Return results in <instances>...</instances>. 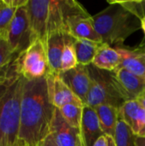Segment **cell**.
I'll list each match as a JSON object with an SVG mask.
<instances>
[{
    "instance_id": "30",
    "label": "cell",
    "mask_w": 145,
    "mask_h": 146,
    "mask_svg": "<svg viewBox=\"0 0 145 146\" xmlns=\"http://www.w3.org/2000/svg\"><path fill=\"white\" fill-rule=\"evenodd\" d=\"M135 146H145V137H137L135 139Z\"/></svg>"
},
{
    "instance_id": "35",
    "label": "cell",
    "mask_w": 145,
    "mask_h": 146,
    "mask_svg": "<svg viewBox=\"0 0 145 146\" xmlns=\"http://www.w3.org/2000/svg\"><path fill=\"white\" fill-rule=\"evenodd\" d=\"M18 146H19V145H18Z\"/></svg>"
},
{
    "instance_id": "34",
    "label": "cell",
    "mask_w": 145,
    "mask_h": 146,
    "mask_svg": "<svg viewBox=\"0 0 145 146\" xmlns=\"http://www.w3.org/2000/svg\"><path fill=\"white\" fill-rule=\"evenodd\" d=\"M19 146H21V145H19Z\"/></svg>"
},
{
    "instance_id": "14",
    "label": "cell",
    "mask_w": 145,
    "mask_h": 146,
    "mask_svg": "<svg viewBox=\"0 0 145 146\" xmlns=\"http://www.w3.org/2000/svg\"><path fill=\"white\" fill-rule=\"evenodd\" d=\"M126 101L136 100L145 90V80L122 68H119L113 72Z\"/></svg>"
},
{
    "instance_id": "17",
    "label": "cell",
    "mask_w": 145,
    "mask_h": 146,
    "mask_svg": "<svg viewBox=\"0 0 145 146\" xmlns=\"http://www.w3.org/2000/svg\"><path fill=\"white\" fill-rule=\"evenodd\" d=\"M120 119L123 121L132 130L135 136L138 135L145 110L137 100L126 101L119 108Z\"/></svg>"
},
{
    "instance_id": "29",
    "label": "cell",
    "mask_w": 145,
    "mask_h": 146,
    "mask_svg": "<svg viewBox=\"0 0 145 146\" xmlns=\"http://www.w3.org/2000/svg\"><path fill=\"white\" fill-rule=\"evenodd\" d=\"M136 100L138 102V104L145 110V90L137 98Z\"/></svg>"
},
{
    "instance_id": "22",
    "label": "cell",
    "mask_w": 145,
    "mask_h": 146,
    "mask_svg": "<svg viewBox=\"0 0 145 146\" xmlns=\"http://www.w3.org/2000/svg\"><path fill=\"white\" fill-rule=\"evenodd\" d=\"M18 56L11 49L6 36L0 35V73L8 72Z\"/></svg>"
},
{
    "instance_id": "9",
    "label": "cell",
    "mask_w": 145,
    "mask_h": 146,
    "mask_svg": "<svg viewBox=\"0 0 145 146\" xmlns=\"http://www.w3.org/2000/svg\"><path fill=\"white\" fill-rule=\"evenodd\" d=\"M45 78L49 98L55 108L61 109L68 104L84 105L83 102L63 81L60 74L49 73Z\"/></svg>"
},
{
    "instance_id": "33",
    "label": "cell",
    "mask_w": 145,
    "mask_h": 146,
    "mask_svg": "<svg viewBox=\"0 0 145 146\" xmlns=\"http://www.w3.org/2000/svg\"><path fill=\"white\" fill-rule=\"evenodd\" d=\"M78 146H82V145H81V143H79V144L78 145Z\"/></svg>"
},
{
    "instance_id": "12",
    "label": "cell",
    "mask_w": 145,
    "mask_h": 146,
    "mask_svg": "<svg viewBox=\"0 0 145 146\" xmlns=\"http://www.w3.org/2000/svg\"><path fill=\"white\" fill-rule=\"evenodd\" d=\"M104 133L94 108L84 104L82 120L79 128V139L82 146H93Z\"/></svg>"
},
{
    "instance_id": "23",
    "label": "cell",
    "mask_w": 145,
    "mask_h": 146,
    "mask_svg": "<svg viewBox=\"0 0 145 146\" xmlns=\"http://www.w3.org/2000/svg\"><path fill=\"white\" fill-rule=\"evenodd\" d=\"M16 10L10 0H0V35L8 37V29Z\"/></svg>"
},
{
    "instance_id": "5",
    "label": "cell",
    "mask_w": 145,
    "mask_h": 146,
    "mask_svg": "<svg viewBox=\"0 0 145 146\" xmlns=\"http://www.w3.org/2000/svg\"><path fill=\"white\" fill-rule=\"evenodd\" d=\"M16 72L26 80L46 77L50 73L45 44L39 39L21 53L15 60Z\"/></svg>"
},
{
    "instance_id": "6",
    "label": "cell",
    "mask_w": 145,
    "mask_h": 146,
    "mask_svg": "<svg viewBox=\"0 0 145 146\" xmlns=\"http://www.w3.org/2000/svg\"><path fill=\"white\" fill-rule=\"evenodd\" d=\"M65 25L66 33L73 38L89 39L103 43L94 28L92 16L77 1L69 0Z\"/></svg>"
},
{
    "instance_id": "4",
    "label": "cell",
    "mask_w": 145,
    "mask_h": 146,
    "mask_svg": "<svg viewBox=\"0 0 145 146\" xmlns=\"http://www.w3.org/2000/svg\"><path fill=\"white\" fill-rule=\"evenodd\" d=\"M91 86L85 104L92 108L101 104H109L120 108L126 100L120 89L113 72L101 70L95 66H88Z\"/></svg>"
},
{
    "instance_id": "18",
    "label": "cell",
    "mask_w": 145,
    "mask_h": 146,
    "mask_svg": "<svg viewBox=\"0 0 145 146\" xmlns=\"http://www.w3.org/2000/svg\"><path fill=\"white\" fill-rule=\"evenodd\" d=\"M94 110L97 112L104 135L115 139L118 121L120 120L119 108L109 104H101L96 106Z\"/></svg>"
},
{
    "instance_id": "1",
    "label": "cell",
    "mask_w": 145,
    "mask_h": 146,
    "mask_svg": "<svg viewBox=\"0 0 145 146\" xmlns=\"http://www.w3.org/2000/svg\"><path fill=\"white\" fill-rule=\"evenodd\" d=\"M56 108L50 101L46 78L25 80L21 104L18 145L36 146L50 133Z\"/></svg>"
},
{
    "instance_id": "28",
    "label": "cell",
    "mask_w": 145,
    "mask_h": 146,
    "mask_svg": "<svg viewBox=\"0 0 145 146\" xmlns=\"http://www.w3.org/2000/svg\"><path fill=\"white\" fill-rule=\"evenodd\" d=\"M137 137H142V138L145 137V114L142 121H141L140 128H139V131H138V133Z\"/></svg>"
},
{
    "instance_id": "25",
    "label": "cell",
    "mask_w": 145,
    "mask_h": 146,
    "mask_svg": "<svg viewBox=\"0 0 145 146\" xmlns=\"http://www.w3.org/2000/svg\"><path fill=\"white\" fill-rule=\"evenodd\" d=\"M15 76H18V75H13V72L11 70H9L8 72L0 73V86L4 85L9 80H10Z\"/></svg>"
},
{
    "instance_id": "2",
    "label": "cell",
    "mask_w": 145,
    "mask_h": 146,
    "mask_svg": "<svg viewBox=\"0 0 145 146\" xmlns=\"http://www.w3.org/2000/svg\"><path fill=\"white\" fill-rule=\"evenodd\" d=\"M92 16L94 28L102 42L121 46L126 39L141 29V20L115 1Z\"/></svg>"
},
{
    "instance_id": "13",
    "label": "cell",
    "mask_w": 145,
    "mask_h": 146,
    "mask_svg": "<svg viewBox=\"0 0 145 146\" xmlns=\"http://www.w3.org/2000/svg\"><path fill=\"white\" fill-rule=\"evenodd\" d=\"M116 48L121 55V62L119 68H122L145 80L144 42L134 49H128L122 46Z\"/></svg>"
},
{
    "instance_id": "10",
    "label": "cell",
    "mask_w": 145,
    "mask_h": 146,
    "mask_svg": "<svg viewBox=\"0 0 145 146\" xmlns=\"http://www.w3.org/2000/svg\"><path fill=\"white\" fill-rule=\"evenodd\" d=\"M63 81L85 104L91 86L88 66L78 65L76 68L60 74Z\"/></svg>"
},
{
    "instance_id": "19",
    "label": "cell",
    "mask_w": 145,
    "mask_h": 146,
    "mask_svg": "<svg viewBox=\"0 0 145 146\" xmlns=\"http://www.w3.org/2000/svg\"><path fill=\"white\" fill-rule=\"evenodd\" d=\"M100 44L89 39L73 38V46L79 65H91Z\"/></svg>"
},
{
    "instance_id": "8",
    "label": "cell",
    "mask_w": 145,
    "mask_h": 146,
    "mask_svg": "<svg viewBox=\"0 0 145 146\" xmlns=\"http://www.w3.org/2000/svg\"><path fill=\"white\" fill-rule=\"evenodd\" d=\"M26 7L32 32V41L39 39L45 44L48 34L50 0H28Z\"/></svg>"
},
{
    "instance_id": "24",
    "label": "cell",
    "mask_w": 145,
    "mask_h": 146,
    "mask_svg": "<svg viewBox=\"0 0 145 146\" xmlns=\"http://www.w3.org/2000/svg\"><path fill=\"white\" fill-rule=\"evenodd\" d=\"M135 139L136 136L129 127L120 119L115 136L116 146H135Z\"/></svg>"
},
{
    "instance_id": "16",
    "label": "cell",
    "mask_w": 145,
    "mask_h": 146,
    "mask_svg": "<svg viewBox=\"0 0 145 146\" xmlns=\"http://www.w3.org/2000/svg\"><path fill=\"white\" fill-rule=\"evenodd\" d=\"M121 62V55L117 48H113L108 44L101 43L93 59L92 65L101 70L114 72L120 67Z\"/></svg>"
},
{
    "instance_id": "26",
    "label": "cell",
    "mask_w": 145,
    "mask_h": 146,
    "mask_svg": "<svg viewBox=\"0 0 145 146\" xmlns=\"http://www.w3.org/2000/svg\"><path fill=\"white\" fill-rule=\"evenodd\" d=\"M36 146H57L51 134H49L44 139L39 142Z\"/></svg>"
},
{
    "instance_id": "20",
    "label": "cell",
    "mask_w": 145,
    "mask_h": 146,
    "mask_svg": "<svg viewBox=\"0 0 145 146\" xmlns=\"http://www.w3.org/2000/svg\"><path fill=\"white\" fill-rule=\"evenodd\" d=\"M79 65L76 52L73 46V38L67 34L64 50L62 56L61 62V73L71 70Z\"/></svg>"
},
{
    "instance_id": "27",
    "label": "cell",
    "mask_w": 145,
    "mask_h": 146,
    "mask_svg": "<svg viewBox=\"0 0 145 146\" xmlns=\"http://www.w3.org/2000/svg\"><path fill=\"white\" fill-rule=\"evenodd\" d=\"M93 146H109L108 145V139H107V137L105 135L100 137L97 141L96 143L93 145Z\"/></svg>"
},
{
    "instance_id": "3",
    "label": "cell",
    "mask_w": 145,
    "mask_h": 146,
    "mask_svg": "<svg viewBox=\"0 0 145 146\" xmlns=\"http://www.w3.org/2000/svg\"><path fill=\"white\" fill-rule=\"evenodd\" d=\"M24 84L25 79L18 75L0 91V146H18Z\"/></svg>"
},
{
    "instance_id": "31",
    "label": "cell",
    "mask_w": 145,
    "mask_h": 146,
    "mask_svg": "<svg viewBox=\"0 0 145 146\" xmlns=\"http://www.w3.org/2000/svg\"><path fill=\"white\" fill-rule=\"evenodd\" d=\"M107 137V139H108V145L109 146H116L115 145V139L114 138H111V137Z\"/></svg>"
},
{
    "instance_id": "7",
    "label": "cell",
    "mask_w": 145,
    "mask_h": 146,
    "mask_svg": "<svg viewBox=\"0 0 145 146\" xmlns=\"http://www.w3.org/2000/svg\"><path fill=\"white\" fill-rule=\"evenodd\" d=\"M7 38L11 49L17 56L26 50L32 44V32L26 4L15 11L8 29Z\"/></svg>"
},
{
    "instance_id": "32",
    "label": "cell",
    "mask_w": 145,
    "mask_h": 146,
    "mask_svg": "<svg viewBox=\"0 0 145 146\" xmlns=\"http://www.w3.org/2000/svg\"><path fill=\"white\" fill-rule=\"evenodd\" d=\"M141 28L143 29V31H144L145 35V17H144V18L141 20Z\"/></svg>"
},
{
    "instance_id": "15",
    "label": "cell",
    "mask_w": 145,
    "mask_h": 146,
    "mask_svg": "<svg viewBox=\"0 0 145 146\" xmlns=\"http://www.w3.org/2000/svg\"><path fill=\"white\" fill-rule=\"evenodd\" d=\"M67 34L68 33H54L46 39L45 48L50 73L61 74L62 56L65 46Z\"/></svg>"
},
{
    "instance_id": "11",
    "label": "cell",
    "mask_w": 145,
    "mask_h": 146,
    "mask_svg": "<svg viewBox=\"0 0 145 146\" xmlns=\"http://www.w3.org/2000/svg\"><path fill=\"white\" fill-rule=\"evenodd\" d=\"M57 146H78L80 143L79 131L72 127L56 108L50 125V133Z\"/></svg>"
},
{
    "instance_id": "21",
    "label": "cell",
    "mask_w": 145,
    "mask_h": 146,
    "mask_svg": "<svg viewBox=\"0 0 145 146\" xmlns=\"http://www.w3.org/2000/svg\"><path fill=\"white\" fill-rule=\"evenodd\" d=\"M84 105L77 104H68L58 109L65 121L73 128L79 131Z\"/></svg>"
}]
</instances>
